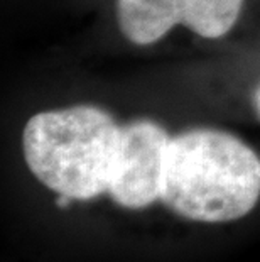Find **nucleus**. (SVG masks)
Here are the masks:
<instances>
[{"label":"nucleus","mask_w":260,"mask_h":262,"mask_svg":"<svg viewBox=\"0 0 260 262\" xmlns=\"http://www.w3.org/2000/svg\"><path fill=\"white\" fill-rule=\"evenodd\" d=\"M260 198V159L228 132L196 129L173 137L166 152L160 202L204 224L239 220Z\"/></svg>","instance_id":"1"},{"label":"nucleus","mask_w":260,"mask_h":262,"mask_svg":"<svg viewBox=\"0 0 260 262\" xmlns=\"http://www.w3.org/2000/svg\"><path fill=\"white\" fill-rule=\"evenodd\" d=\"M253 107H255V114H257V117L260 119V88L257 90L255 97H253Z\"/></svg>","instance_id":"5"},{"label":"nucleus","mask_w":260,"mask_h":262,"mask_svg":"<svg viewBox=\"0 0 260 262\" xmlns=\"http://www.w3.org/2000/svg\"><path fill=\"white\" fill-rule=\"evenodd\" d=\"M169 136L154 122L122 127L120 150L108 193L124 208L139 210L160 200Z\"/></svg>","instance_id":"4"},{"label":"nucleus","mask_w":260,"mask_h":262,"mask_svg":"<svg viewBox=\"0 0 260 262\" xmlns=\"http://www.w3.org/2000/svg\"><path fill=\"white\" fill-rule=\"evenodd\" d=\"M122 127L102 108L78 105L36 114L22 132L27 168L46 188L69 200L108 193Z\"/></svg>","instance_id":"2"},{"label":"nucleus","mask_w":260,"mask_h":262,"mask_svg":"<svg viewBox=\"0 0 260 262\" xmlns=\"http://www.w3.org/2000/svg\"><path fill=\"white\" fill-rule=\"evenodd\" d=\"M242 5L243 0H117V19L124 36L139 46L159 41L178 24L217 39L235 26Z\"/></svg>","instance_id":"3"}]
</instances>
